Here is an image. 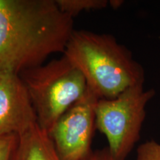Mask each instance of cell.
<instances>
[{
  "label": "cell",
  "instance_id": "cell-6",
  "mask_svg": "<svg viewBox=\"0 0 160 160\" xmlns=\"http://www.w3.org/2000/svg\"><path fill=\"white\" fill-rule=\"evenodd\" d=\"M37 123V113L19 75L0 73V136H19Z\"/></svg>",
  "mask_w": 160,
  "mask_h": 160
},
{
  "label": "cell",
  "instance_id": "cell-9",
  "mask_svg": "<svg viewBox=\"0 0 160 160\" xmlns=\"http://www.w3.org/2000/svg\"><path fill=\"white\" fill-rule=\"evenodd\" d=\"M136 160H160V143L152 139L141 144L137 149Z\"/></svg>",
  "mask_w": 160,
  "mask_h": 160
},
{
  "label": "cell",
  "instance_id": "cell-10",
  "mask_svg": "<svg viewBox=\"0 0 160 160\" xmlns=\"http://www.w3.org/2000/svg\"><path fill=\"white\" fill-rule=\"evenodd\" d=\"M17 141V135L8 134L0 136V160L12 159Z\"/></svg>",
  "mask_w": 160,
  "mask_h": 160
},
{
  "label": "cell",
  "instance_id": "cell-4",
  "mask_svg": "<svg viewBox=\"0 0 160 160\" xmlns=\"http://www.w3.org/2000/svg\"><path fill=\"white\" fill-rule=\"evenodd\" d=\"M154 89L144 83L131 86L112 99H100L95 106L96 128L105 136L115 160H126L140 139L146 107L154 97Z\"/></svg>",
  "mask_w": 160,
  "mask_h": 160
},
{
  "label": "cell",
  "instance_id": "cell-7",
  "mask_svg": "<svg viewBox=\"0 0 160 160\" xmlns=\"http://www.w3.org/2000/svg\"><path fill=\"white\" fill-rule=\"evenodd\" d=\"M11 160H61L48 133L35 124L18 136Z\"/></svg>",
  "mask_w": 160,
  "mask_h": 160
},
{
  "label": "cell",
  "instance_id": "cell-8",
  "mask_svg": "<svg viewBox=\"0 0 160 160\" xmlns=\"http://www.w3.org/2000/svg\"><path fill=\"white\" fill-rule=\"evenodd\" d=\"M60 11L73 18L82 11L105 8L108 0H55Z\"/></svg>",
  "mask_w": 160,
  "mask_h": 160
},
{
  "label": "cell",
  "instance_id": "cell-1",
  "mask_svg": "<svg viewBox=\"0 0 160 160\" xmlns=\"http://www.w3.org/2000/svg\"><path fill=\"white\" fill-rule=\"evenodd\" d=\"M73 30L55 0H0V73L19 74L63 53Z\"/></svg>",
  "mask_w": 160,
  "mask_h": 160
},
{
  "label": "cell",
  "instance_id": "cell-11",
  "mask_svg": "<svg viewBox=\"0 0 160 160\" xmlns=\"http://www.w3.org/2000/svg\"><path fill=\"white\" fill-rule=\"evenodd\" d=\"M88 160H115L110 153L109 150L107 148L101 150H97L93 152L91 157Z\"/></svg>",
  "mask_w": 160,
  "mask_h": 160
},
{
  "label": "cell",
  "instance_id": "cell-3",
  "mask_svg": "<svg viewBox=\"0 0 160 160\" xmlns=\"http://www.w3.org/2000/svg\"><path fill=\"white\" fill-rule=\"evenodd\" d=\"M19 75L29 93L38 125L47 133L88 91L84 76L64 55Z\"/></svg>",
  "mask_w": 160,
  "mask_h": 160
},
{
  "label": "cell",
  "instance_id": "cell-2",
  "mask_svg": "<svg viewBox=\"0 0 160 160\" xmlns=\"http://www.w3.org/2000/svg\"><path fill=\"white\" fill-rule=\"evenodd\" d=\"M62 54L99 99H112L145 82V71L131 52L113 35L73 30Z\"/></svg>",
  "mask_w": 160,
  "mask_h": 160
},
{
  "label": "cell",
  "instance_id": "cell-5",
  "mask_svg": "<svg viewBox=\"0 0 160 160\" xmlns=\"http://www.w3.org/2000/svg\"><path fill=\"white\" fill-rule=\"evenodd\" d=\"M99 99L88 88L48 132L61 160H88L93 151L96 128L95 106Z\"/></svg>",
  "mask_w": 160,
  "mask_h": 160
},
{
  "label": "cell",
  "instance_id": "cell-12",
  "mask_svg": "<svg viewBox=\"0 0 160 160\" xmlns=\"http://www.w3.org/2000/svg\"><path fill=\"white\" fill-rule=\"evenodd\" d=\"M108 2L109 5L113 9L119 8L124 3V1H122V0H110Z\"/></svg>",
  "mask_w": 160,
  "mask_h": 160
}]
</instances>
